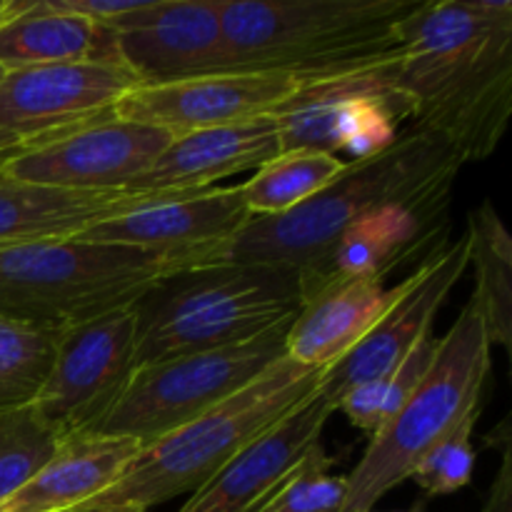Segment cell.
<instances>
[{
    "label": "cell",
    "instance_id": "cell-1",
    "mask_svg": "<svg viewBox=\"0 0 512 512\" xmlns=\"http://www.w3.org/2000/svg\"><path fill=\"white\" fill-rule=\"evenodd\" d=\"M393 78L413 130L440 138L463 163L490 158L512 115V3L420 0L400 25Z\"/></svg>",
    "mask_w": 512,
    "mask_h": 512
},
{
    "label": "cell",
    "instance_id": "cell-23",
    "mask_svg": "<svg viewBox=\"0 0 512 512\" xmlns=\"http://www.w3.org/2000/svg\"><path fill=\"white\" fill-rule=\"evenodd\" d=\"M448 208L388 203L355 220L335 245L330 273L383 278L438 235Z\"/></svg>",
    "mask_w": 512,
    "mask_h": 512
},
{
    "label": "cell",
    "instance_id": "cell-21",
    "mask_svg": "<svg viewBox=\"0 0 512 512\" xmlns=\"http://www.w3.org/2000/svg\"><path fill=\"white\" fill-rule=\"evenodd\" d=\"M153 193H85L0 173V245L78 238L95 223L128 213Z\"/></svg>",
    "mask_w": 512,
    "mask_h": 512
},
{
    "label": "cell",
    "instance_id": "cell-10",
    "mask_svg": "<svg viewBox=\"0 0 512 512\" xmlns=\"http://www.w3.org/2000/svg\"><path fill=\"white\" fill-rule=\"evenodd\" d=\"M135 370L133 305L63 330L53 368L35 398L45 423L60 435L93 433Z\"/></svg>",
    "mask_w": 512,
    "mask_h": 512
},
{
    "label": "cell",
    "instance_id": "cell-31",
    "mask_svg": "<svg viewBox=\"0 0 512 512\" xmlns=\"http://www.w3.org/2000/svg\"><path fill=\"white\" fill-rule=\"evenodd\" d=\"M385 408V378L370 380V383L353 385L348 393L340 395L335 410H343L350 423L363 433L373 435L383 425Z\"/></svg>",
    "mask_w": 512,
    "mask_h": 512
},
{
    "label": "cell",
    "instance_id": "cell-32",
    "mask_svg": "<svg viewBox=\"0 0 512 512\" xmlns=\"http://www.w3.org/2000/svg\"><path fill=\"white\" fill-rule=\"evenodd\" d=\"M480 512H512V460H510V440L503 443V460L495 475V483L490 488L488 500H485Z\"/></svg>",
    "mask_w": 512,
    "mask_h": 512
},
{
    "label": "cell",
    "instance_id": "cell-37",
    "mask_svg": "<svg viewBox=\"0 0 512 512\" xmlns=\"http://www.w3.org/2000/svg\"><path fill=\"white\" fill-rule=\"evenodd\" d=\"M3 75H5V70H3V68H0V80H3Z\"/></svg>",
    "mask_w": 512,
    "mask_h": 512
},
{
    "label": "cell",
    "instance_id": "cell-17",
    "mask_svg": "<svg viewBox=\"0 0 512 512\" xmlns=\"http://www.w3.org/2000/svg\"><path fill=\"white\" fill-rule=\"evenodd\" d=\"M333 413L335 405L320 390L310 395L245 445L178 512H265L300 460L320 443Z\"/></svg>",
    "mask_w": 512,
    "mask_h": 512
},
{
    "label": "cell",
    "instance_id": "cell-14",
    "mask_svg": "<svg viewBox=\"0 0 512 512\" xmlns=\"http://www.w3.org/2000/svg\"><path fill=\"white\" fill-rule=\"evenodd\" d=\"M468 265L465 235L458 243L430 255L410 278L403 280L398 300L378 325L340 363L325 370L320 393L335 405L353 385L388 378L425 338L433 335L435 318Z\"/></svg>",
    "mask_w": 512,
    "mask_h": 512
},
{
    "label": "cell",
    "instance_id": "cell-13",
    "mask_svg": "<svg viewBox=\"0 0 512 512\" xmlns=\"http://www.w3.org/2000/svg\"><path fill=\"white\" fill-rule=\"evenodd\" d=\"M223 0H143L110 25L115 58L140 85L223 73Z\"/></svg>",
    "mask_w": 512,
    "mask_h": 512
},
{
    "label": "cell",
    "instance_id": "cell-11",
    "mask_svg": "<svg viewBox=\"0 0 512 512\" xmlns=\"http://www.w3.org/2000/svg\"><path fill=\"white\" fill-rule=\"evenodd\" d=\"M175 135L115 115L38 140L0 163V173L48 188L118 193L153 165Z\"/></svg>",
    "mask_w": 512,
    "mask_h": 512
},
{
    "label": "cell",
    "instance_id": "cell-26",
    "mask_svg": "<svg viewBox=\"0 0 512 512\" xmlns=\"http://www.w3.org/2000/svg\"><path fill=\"white\" fill-rule=\"evenodd\" d=\"M58 335L0 315V413L35 403L53 368Z\"/></svg>",
    "mask_w": 512,
    "mask_h": 512
},
{
    "label": "cell",
    "instance_id": "cell-34",
    "mask_svg": "<svg viewBox=\"0 0 512 512\" xmlns=\"http://www.w3.org/2000/svg\"><path fill=\"white\" fill-rule=\"evenodd\" d=\"M5 8H8V0H0V18H3Z\"/></svg>",
    "mask_w": 512,
    "mask_h": 512
},
{
    "label": "cell",
    "instance_id": "cell-5",
    "mask_svg": "<svg viewBox=\"0 0 512 512\" xmlns=\"http://www.w3.org/2000/svg\"><path fill=\"white\" fill-rule=\"evenodd\" d=\"M300 305L303 283L295 270L205 265L170 273L133 305L135 368L248 343L293 320Z\"/></svg>",
    "mask_w": 512,
    "mask_h": 512
},
{
    "label": "cell",
    "instance_id": "cell-22",
    "mask_svg": "<svg viewBox=\"0 0 512 512\" xmlns=\"http://www.w3.org/2000/svg\"><path fill=\"white\" fill-rule=\"evenodd\" d=\"M70 60L118 63L110 28L55 13L45 0H8L0 18V68L5 73Z\"/></svg>",
    "mask_w": 512,
    "mask_h": 512
},
{
    "label": "cell",
    "instance_id": "cell-28",
    "mask_svg": "<svg viewBox=\"0 0 512 512\" xmlns=\"http://www.w3.org/2000/svg\"><path fill=\"white\" fill-rule=\"evenodd\" d=\"M483 410V408H480ZM480 410L470 413L455 430H450L418 465L410 480H415L420 490L430 498L453 495L470 485L475 473L473 433L480 420Z\"/></svg>",
    "mask_w": 512,
    "mask_h": 512
},
{
    "label": "cell",
    "instance_id": "cell-20",
    "mask_svg": "<svg viewBox=\"0 0 512 512\" xmlns=\"http://www.w3.org/2000/svg\"><path fill=\"white\" fill-rule=\"evenodd\" d=\"M140 443L118 435L83 433L60 440L53 458L5 503L0 512H70L90 503L125 473Z\"/></svg>",
    "mask_w": 512,
    "mask_h": 512
},
{
    "label": "cell",
    "instance_id": "cell-19",
    "mask_svg": "<svg viewBox=\"0 0 512 512\" xmlns=\"http://www.w3.org/2000/svg\"><path fill=\"white\" fill-rule=\"evenodd\" d=\"M280 153L273 118L225 128L195 130L165 145L143 175L128 185V193H188L213 188L215 180L258 170Z\"/></svg>",
    "mask_w": 512,
    "mask_h": 512
},
{
    "label": "cell",
    "instance_id": "cell-29",
    "mask_svg": "<svg viewBox=\"0 0 512 512\" xmlns=\"http://www.w3.org/2000/svg\"><path fill=\"white\" fill-rule=\"evenodd\" d=\"M333 463L323 443L315 445L265 512H338L348 483L345 475L330 473Z\"/></svg>",
    "mask_w": 512,
    "mask_h": 512
},
{
    "label": "cell",
    "instance_id": "cell-7",
    "mask_svg": "<svg viewBox=\"0 0 512 512\" xmlns=\"http://www.w3.org/2000/svg\"><path fill=\"white\" fill-rule=\"evenodd\" d=\"M488 333L473 303L460 310L453 328L438 340V350L423 383L403 408L385 420L365 448L363 458L345 475V500L338 512H370L410 480L415 465L470 413L483 408L490 358Z\"/></svg>",
    "mask_w": 512,
    "mask_h": 512
},
{
    "label": "cell",
    "instance_id": "cell-35",
    "mask_svg": "<svg viewBox=\"0 0 512 512\" xmlns=\"http://www.w3.org/2000/svg\"><path fill=\"white\" fill-rule=\"evenodd\" d=\"M88 512H135V510H88Z\"/></svg>",
    "mask_w": 512,
    "mask_h": 512
},
{
    "label": "cell",
    "instance_id": "cell-30",
    "mask_svg": "<svg viewBox=\"0 0 512 512\" xmlns=\"http://www.w3.org/2000/svg\"><path fill=\"white\" fill-rule=\"evenodd\" d=\"M435 350H438V338H425L393 373L385 378V408H383V423L393 418L400 408L405 405V400L418 390V385L423 383L425 373L430 370L435 358Z\"/></svg>",
    "mask_w": 512,
    "mask_h": 512
},
{
    "label": "cell",
    "instance_id": "cell-25",
    "mask_svg": "<svg viewBox=\"0 0 512 512\" xmlns=\"http://www.w3.org/2000/svg\"><path fill=\"white\" fill-rule=\"evenodd\" d=\"M348 160L318 150H288L260 165L253 178L240 183L253 218H273L298 208L340 178Z\"/></svg>",
    "mask_w": 512,
    "mask_h": 512
},
{
    "label": "cell",
    "instance_id": "cell-8",
    "mask_svg": "<svg viewBox=\"0 0 512 512\" xmlns=\"http://www.w3.org/2000/svg\"><path fill=\"white\" fill-rule=\"evenodd\" d=\"M293 320L248 343L138 365L118 403L93 433L148 445L183 428L283 360Z\"/></svg>",
    "mask_w": 512,
    "mask_h": 512
},
{
    "label": "cell",
    "instance_id": "cell-2",
    "mask_svg": "<svg viewBox=\"0 0 512 512\" xmlns=\"http://www.w3.org/2000/svg\"><path fill=\"white\" fill-rule=\"evenodd\" d=\"M463 160L450 145L420 130H408L373 158L350 163L335 183L298 208L273 218H250L233 238L185 258L173 268L263 265L295 270L303 298L330 275L340 235L370 210L388 203L448 208Z\"/></svg>",
    "mask_w": 512,
    "mask_h": 512
},
{
    "label": "cell",
    "instance_id": "cell-6",
    "mask_svg": "<svg viewBox=\"0 0 512 512\" xmlns=\"http://www.w3.org/2000/svg\"><path fill=\"white\" fill-rule=\"evenodd\" d=\"M165 275L168 260L123 245L80 238L0 245V315L63 333L130 308Z\"/></svg>",
    "mask_w": 512,
    "mask_h": 512
},
{
    "label": "cell",
    "instance_id": "cell-27",
    "mask_svg": "<svg viewBox=\"0 0 512 512\" xmlns=\"http://www.w3.org/2000/svg\"><path fill=\"white\" fill-rule=\"evenodd\" d=\"M60 440L33 403L0 413V503L53 458Z\"/></svg>",
    "mask_w": 512,
    "mask_h": 512
},
{
    "label": "cell",
    "instance_id": "cell-4",
    "mask_svg": "<svg viewBox=\"0 0 512 512\" xmlns=\"http://www.w3.org/2000/svg\"><path fill=\"white\" fill-rule=\"evenodd\" d=\"M323 375V370L305 368L285 355L213 410L143 445L105 493L70 512H148L180 495L198 493L245 445L318 393Z\"/></svg>",
    "mask_w": 512,
    "mask_h": 512
},
{
    "label": "cell",
    "instance_id": "cell-9",
    "mask_svg": "<svg viewBox=\"0 0 512 512\" xmlns=\"http://www.w3.org/2000/svg\"><path fill=\"white\" fill-rule=\"evenodd\" d=\"M398 60V58H395ZM395 60L320 83L298 85L275 110L280 153H348L350 163L373 158L400 138L413 110L395 85Z\"/></svg>",
    "mask_w": 512,
    "mask_h": 512
},
{
    "label": "cell",
    "instance_id": "cell-36",
    "mask_svg": "<svg viewBox=\"0 0 512 512\" xmlns=\"http://www.w3.org/2000/svg\"><path fill=\"white\" fill-rule=\"evenodd\" d=\"M370 512H378V510H370ZM405 512H423L420 508H415V510H405Z\"/></svg>",
    "mask_w": 512,
    "mask_h": 512
},
{
    "label": "cell",
    "instance_id": "cell-16",
    "mask_svg": "<svg viewBox=\"0 0 512 512\" xmlns=\"http://www.w3.org/2000/svg\"><path fill=\"white\" fill-rule=\"evenodd\" d=\"M295 90L298 83L278 73H213L178 83L138 85L115 105L113 115L163 128L178 138L270 118Z\"/></svg>",
    "mask_w": 512,
    "mask_h": 512
},
{
    "label": "cell",
    "instance_id": "cell-15",
    "mask_svg": "<svg viewBox=\"0 0 512 512\" xmlns=\"http://www.w3.org/2000/svg\"><path fill=\"white\" fill-rule=\"evenodd\" d=\"M250 218L240 185H213L188 193H153L138 208L100 220L78 238L155 253L168 260L173 273L185 258L233 238Z\"/></svg>",
    "mask_w": 512,
    "mask_h": 512
},
{
    "label": "cell",
    "instance_id": "cell-12",
    "mask_svg": "<svg viewBox=\"0 0 512 512\" xmlns=\"http://www.w3.org/2000/svg\"><path fill=\"white\" fill-rule=\"evenodd\" d=\"M138 78L120 63L70 60L8 70L0 80V130L28 145L93 120L138 88Z\"/></svg>",
    "mask_w": 512,
    "mask_h": 512
},
{
    "label": "cell",
    "instance_id": "cell-3",
    "mask_svg": "<svg viewBox=\"0 0 512 512\" xmlns=\"http://www.w3.org/2000/svg\"><path fill=\"white\" fill-rule=\"evenodd\" d=\"M420 0H223V73H278L298 85L390 63Z\"/></svg>",
    "mask_w": 512,
    "mask_h": 512
},
{
    "label": "cell",
    "instance_id": "cell-18",
    "mask_svg": "<svg viewBox=\"0 0 512 512\" xmlns=\"http://www.w3.org/2000/svg\"><path fill=\"white\" fill-rule=\"evenodd\" d=\"M403 283L385 288L373 275L330 273L305 293L285 340V355L313 370L345 358L398 300Z\"/></svg>",
    "mask_w": 512,
    "mask_h": 512
},
{
    "label": "cell",
    "instance_id": "cell-24",
    "mask_svg": "<svg viewBox=\"0 0 512 512\" xmlns=\"http://www.w3.org/2000/svg\"><path fill=\"white\" fill-rule=\"evenodd\" d=\"M468 260L475 270L470 303L483 318L490 345H512V238L498 208L483 200L468 215Z\"/></svg>",
    "mask_w": 512,
    "mask_h": 512
},
{
    "label": "cell",
    "instance_id": "cell-33",
    "mask_svg": "<svg viewBox=\"0 0 512 512\" xmlns=\"http://www.w3.org/2000/svg\"><path fill=\"white\" fill-rule=\"evenodd\" d=\"M25 148H28L25 140H20L18 135L8 133V130H0V163H5V160L13 158V155H18L20 150Z\"/></svg>",
    "mask_w": 512,
    "mask_h": 512
}]
</instances>
